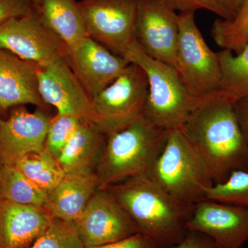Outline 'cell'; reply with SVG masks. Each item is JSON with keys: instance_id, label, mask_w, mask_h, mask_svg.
I'll list each match as a JSON object with an SVG mask.
<instances>
[{"instance_id": "obj_8", "label": "cell", "mask_w": 248, "mask_h": 248, "mask_svg": "<svg viewBox=\"0 0 248 248\" xmlns=\"http://www.w3.org/2000/svg\"><path fill=\"white\" fill-rule=\"evenodd\" d=\"M78 4L89 37L124 58L137 42V0H81Z\"/></svg>"}, {"instance_id": "obj_4", "label": "cell", "mask_w": 248, "mask_h": 248, "mask_svg": "<svg viewBox=\"0 0 248 248\" xmlns=\"http://www.w3.org/2000/svg\"><path fill=\"white\" fill-rule=\"evenodd\" d=\"M124 58L146 73L148 91L143 115L166 130L180 128L200 99L191 95L173 67L148 56L138 42Z\"/></svg>"}, {"instance_id": "obj_1", "label": "cell", "mask_w": 248, "mask_h": 248, "mask_svg": "<svg viewBox=\"0 0 248 248\" xmlns=\"http://www.w3.org/2000/svg\"><path fill=\"white\" fill-rule=\"evenodd\" d=\"M234 102L218 91L200 98L180 128L200 156L214 184L237 170H248V146Z\"/></svg>"}, {"instance_id": "obj_27", "label": "cell", "mask_w": 248, "mask_h": 248, "mask_svg": "<svg viewBox=\"0 0 248 248\" xmlns=\"http://www.w3.org/2000/svg\"><path fill=\"white\" fill-rule=\"evenodd\" d=\"M81 121L76 116L57 113L52 117L46 138L45 150L58 159Z\"/></svg>"}, {"instance_id": "obj_5", "label": "cell", "mask_w": 248, "mask_h": 248, "mask_svg": "<svg viewBox=\"0 0 248 248\" xmlns=\"http://www.w3.org/2000/svg\"><path fill=\"white\" fill-rule=\"evenodd\" d=\"M147 176L169 195L192 205L205 200L207 190L214 184L179 128L169 130L164 148Z\"/></svg>"}, {"instance_id": "obj_21", "label": "cell", "mask_w": 248, "mask_h": 248, "mask_svg": "<svg viewBox=\"0 0 248 248\" xmlns=\"http://www.w3.org/2000/svg\"><path fill=\"white\" fill-rule=\"evenodd\" d=\"M0 200L21 205L45 207L48 193L36 186L13 165H1Z\"/></svg>"}, {"instance_id": "obj_20", "label": "cell", "mask_w": 248, "mask_h": 248, "mask_svg": "<svg viewBox=\"0 0 248 248\" xmlns=\"http://www.w3.org/2000/svg\"><path fill=\"white\" fill-rule=\"evenodd\" d=\"M34 7L44 24L62 41L67 50L89 37L84 16L76 0H42Z\"/></svg>"}, {"instance_id": "obj_13", "label": "cell", "mask_w": 248, "mask_h": 248, "mask_svg": "<svg viewBox=\"0 0 248 248\" xmlns=\"http://www.w3.org/2000/svg\"><path fill=\"white\" fill-rule=\"evenodd\" d=\"M187 228L208 236L217 248H242L248 241V208L201 201L194 205Z\"/></svg>"}, {"instance_id": "obj_6", "label": "cell", "mask_w": 248, "mask_h": 248, "mask_svg": "<svg viewBox=\"0 0 248 248\" xmlns=\"http://www.w3.org/2000/svg\"><path fill=\"white\" fill-rule=\"evenodd\" d=\"M195 13L178 14L179 35L174 68L191 95L200 99L218 91L221 70L195 22Z\"/></svg>"}, {"instance_id": "obj_16", "label": "cell", "mask_w": 248, "mask_h": 248, "mask_svg": "<svg viewBox=\"0 0 248 248\" xmlns=\"http://www.w3.org/2000/svg\"><path fill=\"white\" fill-rule=\"evenodd\" d=\"M39 65L0 48V110L27 104L44 108L38 89Z\"/></svg>"}, {"instance_id": "obj_29", "label": "cell", "mask_w": 248, "mask_h": 248, "mask_svg": "<svg viewBox=\"0 0 248 248\" xmlns=\"http://www.w3.org/2000/svg\"><path fill=\"white\" fill-rule=\"evenodd\" d=\"M31 0H0V24L19 17L33 9Z\"/></svg>"}, {"instance_id": "obj_32", "label": "cell", "mask_w": 248, "mask_h": 248, "mask_svg": "<svg viewBox=\"0 0 248 248\" xmlns=\"http://www.w3.org/2000/svg\"><path fill=\"white\" fill-rule=\"evenodd\" d=\"M234 108L240 128L248 146V97L236 101L234 103Z\"/></svg>"}, {"instance_id": "obj_10", "label": "cell", "mask_w": 248, "mask_h": 248, "mask_svg": "<svg viewBox=\"0 0 248 248\" xmlns=\"http://www.w3.org/2000/svg\"><path fill=\"white\" fill-rule=\"evenodd\" d=\"M74 222L86 248L112 244L140 233L131 217L107 189L94 192Z\"/></svg>"}, {"instance_id": "obj_11", "label": "cell", "mask_w": 248, "mask_h": 248, "mask_svg": "<svg viewBox=\"0 0 248 248\" xmlns=\"http://www.w3.org/2000/svg\"><path fill=\"white\" fill-rule=\"evenodd\" d=\"M179 35L178 14L164 0H137L135 38L148 56L174 68Z\"/></svg>"}, {"instance_id": "obj_18", "label": "cell", "mask_w": 248, "mask_h": 248, "mask_svg": "<svg viewBox=\"0 0 248 248\" xmlns=\"http://www.w3.org/2000/svg\"><path fill=\"white\" fill-rule=\"evenodd\" d=\"M107 138L97 125L81 121L57 159L65 174L95 173Z\"/></svg>"}, {"instance_id": "obj_31", "label": "cell", "mask_w": 248, "mask_h": 248, "mask_svg": "<svg viewBox=\"0 0 248 248\" xmlns=\"http://www.w3.org/2000/svg\"><path fill=\"white\" fill-rule=\"evenodd\" d=\"M172 248H217L208 236L199 232L187 231L182 242Z\"/></svg>"}, {"instance_id": "obj_15", "label": "cell", "mask_w": 248, "mask_h": 248, "mask_svg": "<svg viewBox=\"0 0 248 248\" xmlns=\"http://www.w3.org/2000/svg\"><path fill=\"white\" fill-rule=\"evenodd\" d=\"M66 59L91 99L112 84L129 64L123 57L90 37L68 50Z\"/></svg>"}, {"instance_id": "obj_3", "label": "cell", "mask_w": 248, "mask_h": 248, "mask_svg": "<svg viewBox=\"0 0 248 248\" xmlns=\"http://www.w3.org/2000/svg\"><path fill=\"white\" fill-rule=\"evenodd\" d=\"M169 130L142 115L124 128L107 135L96 169L98 189L129 178L148 175L159 157Z\"/></svg>"}, {"instance_id": "obj_34", "label": "cell", "mask_w": 248, "mask_h": 248, "mask_svg": "<svg viewBox=\"0 0 248 248\" xmlns=\"http://www.w3.org/2000/svg\"><path fill=\"white\" fill-rule=\"evenodd\" d=\"M0 171H1V164H0Z\"/></svg>"}, {"instance_id": "obj_24", "label": "cell", "mask_w": 248, "mask_h": 248, "mask_svg": "<svg viewBox=\"0 0 248 248\" xmlns=\"http://www.w3.org/2000/svg\"><path fill=\"white\" fill-rule=\"evenodd\" d=\"M212 37L222 50L241 53L248 45V0L245 1L239 13L233 19L219 18L214 22Z\"/></svg>"}, {"instance_id": "obj_2", "label": "cell", "mask_w": 248, "mask_h": 248, "mask_svg": "<svg viewBox=\"0 0 248 248\" xmlns=\"http://www.w3.org/2000/svg\"><path fill=\"white\" fill-rule=\"evenodd\" d=\"M156 248H172L185 237L194 205L169 195L147 175L107 187Z\"/></svg>"}, {"instance_id": "obj_33", "label": "cell", "mask_w": 248, "mask_h": 248, "mask_svg": "<svg viewBox=\"0 0 248 248\" xmlns=\"http://www.w3.org/2000/svg\"><path fill=\"white\" fill-rule=\"evenodd\" d=\"M41 1H42V0H31V1H32V5H33V6H37V5L40 4Z\"/></svg>"}, {"instance_id": "obj_23", "label": "cell", "mask_w": 248, "mask_h": 248, "mask_svg": "<svg viewBox=\"0 0 248 248\" xmlns=\"http://www.w3.org/2000/svg\"><path fill=\"white\" fill-rule=\"evenodd\" d=\"M218 56L221 70L218 91L234 102L248 97V45L241 53L221 50Z\"/></svg>"}, {"instance_id": "obj_19", "label": "cell", "mask_w": 248, "mask_h": 248, "mask_svg": "<svg viewBox=\"0 0 248 248\" xmlns=\"http://www.w3.org/2000/svg\"><path fill=\"white\" fill-rule=\"evenodd\" d=\"M97 190L96 173L65 174L60 184L48 193L45 208L55 218L76 221Z\"/></svg>"}, {"instance_id": "obj_17", "label": "cell", "mask_w": 248, "mask_h": 248, "mask_svg": "<svg viewBox=\"0 0 248 248\" xmlns=\"http://www.w3.org/2000/svg\"><path fill=\"white\" fill-rule=\"evenodd\" d=\"M53 218L45 207L0 200V248H31Z\"/></svg>"}, {"instance_id": "obj_22", "label": "cell", "mask_w": 248, "mask_h": 248, "mask_svg": "<svg viewBox=\"0 0 248 248\" xmlns=\"http://www.w3.org/2000/svg\"><path fill=\"white\" fill-rule=\"evenodd\" d=\"M13 166L47 193L53 190L66 174L58 160L45 150L26 155Z\"/></svg>"}, {"instance_id": "obj_12", "label": "cell", "mask_w": 248, "mask_h": 248, "mask_svg": "<svg viewBox=\"0 0 248 248\" xmlns=\"http://www.w3.org/2000/svg\"><path fill=\"white\" fill-rule=\"evenodd\" d=\"M37 81L42 100L55 107L58 113L76 116L96 125L92 99L75 75L66 56L39 66Z\"/></svg>"}, {"instance_id": "obj_30", "label": "cell", "mask_w": 248, "mask_h": 248, "mask_svg": "<svg viewBox=\"0 0 248 248\" xmlns=\"http://www.w3.org/2000/svg\"><path fill=\"white\" fill-rule=\"evenodd\" d=\"M86 248H156L148 238L141 233L133 235L127 239L102 246Z\"/></svg>"}, {"instance_id": "obj_28", "label": "cell", "mask_w": 248, "mask_h": 248, "mask_svg": "<svg viewBox=\"0 0 248 248\" xmlns=\"http://www.w3.org/2000/svg\"><path fill=\"white\" fill-rule=\"evenodd\" d=\"M174 11L193 12L206 10L219 16L221 19H233L246 0H164Z\"/></svg>"}, {"instance_id": "obj_9", "label": "cell", "mask_w": 248, "mask_h": 248, "mask_svg": "<svg viewBox=\"0 0 248 248\" xmlns=\"http://www.w3.org/2000/svg\"><path fill=\"white\" fill-rule=\"evenodd\" d=\"M0 48L39 66L60 56H67L66 47L44 24L33 7L24 16L0 24Z\"/></svg>"}, {"instance_id": "obj_7", "label": "cell", "mask_w": 248, "mask_h": 248, "mask_svg": "<svg viewBox=\"0 0 248 248\" xmlns=\"http://www.w3.org/2000/svg\"><path fill=\"white\" fill-rule=\"evenodd\" d=\"M148 83L141 67L129 63L125 71L92 99L96 125L108 135L143 115Z\"/></svg>"}, {"instance_id": "obj_25", "label": "cell", "mask_w": 248, "mask_h": 248, "mask_svg": "<svg viewBox=\"0 0 248 248\" xmlns=\"http://www.w3.org/2000/svg\"><path fill=\"white\" fill-rule=\"evenodd\" d=\"M205 200L248 208V170L234 171L224 182L213 184Z\"/></svg>"}, {"instance_id": "obj_14", "label": "cell", "mask_w": 248, "mask_h": 248, "mask_svg": "<svg viewBox=\"0 0 248 248\" xmlns=\"http://www.w3.org/2000/svg\"><path fill=\"white\" fill-rule=\"evenodd\" d=\"M51 118L43 108L31 112L24 106L0 118V164L13 165L26 155L44 151Z\"/></svg>"}, {"instance_id": "obj_26", "label": "cell", "mask_w": 248, "mask_h": 248, "mask_svg": "<svg viewBox=\"0 0 248 248\" xmlns=\"http://www.w3.org/2000/svg\"><path fill=\"white\" fill-rule=\"evenodd\" d=\"M29 248H86L74 221L53 217L50 226Z\"/></svg>"}]
</instances>
